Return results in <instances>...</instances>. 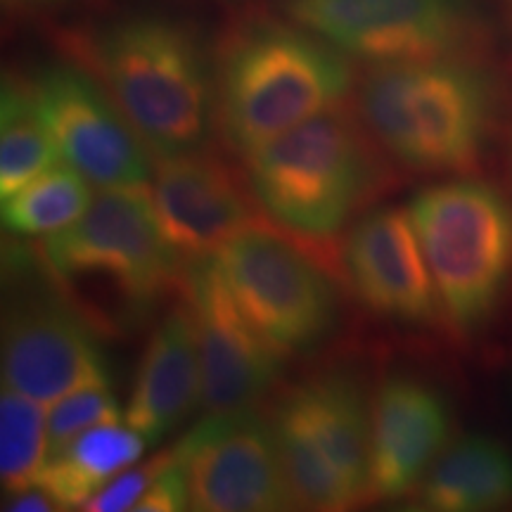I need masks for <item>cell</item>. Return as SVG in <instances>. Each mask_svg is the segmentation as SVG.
Segmentation results:
<instances>
[{
    "label": "cell",
    "mask_w": 512,
    "mask_h": 512,
    "mask_svg": "<svg viewBox=\"0 0 512 512\" xmlns=\"http://www.w3.org/2000/svg\"><path fill=\"white\" fill-rule=\"evenodd\" d=\"M349 287L363 309L401 328H432L444 318L408 209L377 207L351 223L342 247Z\"/></svg>",
    "instance_id": "obj_14"
},
{
    "label": "cell",
    "mask_w": 512,
    "mask_h": 512,
    "mask_svg": "<svg viewBox=\"0 0 512 512\" xmlns=\"http://www.w3.org/2000/svg\"><path fill=\"white\" fill-rule=\"evenodd\" d=\"M415 501L432 512H486L512 503V451L489 434H465L434 460Z\"/></svg>",
    "instance_id": "obj_18"
},
{
    "label": "cell",
    "mask_w": 512,
    "mask_h": 512,
    "mask_svg": "<svg viewBox=\"0 0 512 512\" xmlns=\"http://www.w3.org/2000/svg\"><path fill=\"white\" fill-rule=\"evenodd\" d=\"M102 332L22 238L3 249V384L53 406L83 384L110 382Z\"/></svg>",
    "instance_id": "obj_7"
},
{
    "label": "cell",
    "mask_w": 512,
    "mask_h": 512,
    "mask_svg": "<svg viewBox=\"0 0 512 512\" xmlns=\"http://www.w3.org/2000/svg\"><path fill=\"white\" fill-rule=\"evenodd\" d=\"M159 467V458L152 463H145L136 470H124L121 475L112 479L110 484H105L95 494L83 510L91 512H124V510H136L140 498H143L145 489L150 486L152 477H155Z\"/></svg>",
    "instance_id": "obj_25"
},
{
    "label": "cell",
    "mask_w": 512,
    "mask_h": 512,
    "mask_svg": "<svg viewBox=\"0 0 512 512\" xmlns=\"http://www.w3.org/2000/svg\"><path fill=\"white\" fill-rule=\"evenodd\" d=\"M202 403V363L188 302L157 320L124 406V420L147 444H159Z\"/></svg>",
    "instance_id": "obj_17"
},
{
    "label": "cell",
    "mask_w": 512,
    "mask_h": 512,
    "mask_svg": "<svg viewBox=\"0 0 512 512\" xmlns=\"http://www.w3.org/2000/svg\"><path fill=\"white\" fill-rule=\"evenodd\" d=\"M124 418L117 394L110 382L83 384L64 394L48 411V456L67 446L81 432L102 422H119Z\"/></svg>",
    "instance_id": "obj_23"
},
{
    "label": "cell",
    "mask_w": 512,
    "mask_h": 512,
    "mask_svg": "<svg viewBox=\"0 0 512 512\" xmlns=\"http://www.w3.org/2000/svg\"><path fill=\"white\" fill-rule=\"evenodd\" d=\"M245 178L273 223L302 238L330 240L387 190L389 166L356 110L339 105L254 152Z\"/></svg>",
    "instance_id": "obj_5"
},
{
    "label": "cell",
    "mask_w": 512,
    "mask_h": 512,
    "mask_svg": "<svg viewBox=\"0 0 512 512\" xmlns=\"http://www.w3.org/2000/svg\"><path fill=\"white\" fill-rule=\"evenodd\" d=\"M147 446L133 427L102 422L48 456L36 486L53 498L57 510L86 508L102 486L143 458Z\"/></svg>",
    "instance_id": "obj_19"
},
{
    "label": "cell",
    "mask_w": 512,
    "mask_h": 512,
    "mask_svg": "<svg viewBox=\"0 0 512 512\" xmlns=\"http://www.w3.org/2000/svg\"><path fill=\"white\" fill-rule=\"evenodd\" d=\"M98 76L162 162L207 150L216 133L214 53L178 17L131 12L100 24L79 43Z\"/></svg>",
    "instance_id": "obj_2"
},
{
    "label": "cell",
    "mask_w": 512,
    "mask_h": 512,
    "mask_svg": "<svg viewBox=\"0 0 512 512\" xmlns=\"http://www.w3.org/2000/svg\"><path fill=\"white\" fill-rule=\"evenodd\" d=\"M297 22L368 64L472 53L482 22L465 0H278Z\"/></svg>",
    "instance_id": "obj_10"
},
{
    "label": "cell",
    "mask_w": 512,
    "mask_h": 512,
    "mask_svg": "<svg viewBox=\"0 0 512 512\" xmlns=\"http://www.w3.org/2000/svg\"><path fill=\"white\" fill-rule=\"evenodd\" d=\"M5 510L12 512H46V510H57L53 498H50L41 486H31V489L22 491V494L8 496L5 498Z\"/></svg>",
    "instance_id": "obj_26"
},
{
    "label": "cell",
    "mask_w": 512,
    "mask_h": 512,
    "mask_svg": "<svg viewBox=\"0 0 512 512\" xmlns=\"http://www.w3.org/2000/svg\"><path fill=\"white\" fill-rule=\"evenodd\" d=\"M60 150L38 102L34 81L15 72L3 76L0 95V195L8 197L53 169Z\"/></svg>",
    "instance_id": "obj_20"
},
{
    "label": "cell",
    "mask_w": 512,
    "mask_h": 512,
    "mask_svg": "<svg viewBox=\"0 0 512 512\" xmlns=\"http://www.w3.org/2000/svg\"><path fill=\"white\" fill-rule=\"evenodd\" d=\"M216 259L240 309L283 356L311 354L337 332L335 283L290 240L249 226Z\"/></svg>",
    "instance_id": "obj_9"
},
{
    "label": "cell",
    "mask_w": 512,
    "mask_h": 512,
    "mask_svg": "<svg viewBox=\"0 0 512 512\" xmlns=\"http://www.w3.org/2000/svg\"><path fill=\"white\" fill-rule=\"evenodd\" d=\"M370 138L403 171L458 176L479 166L503 110L496 74L472 53L370 64L354 88Z\"/></svg>",
    "instance_id": "obj_1"
},
{
    "label": "cell",
    "mask_w": 512,
    "mask_h": 512,
    "mask_svg": "<svg viewBox=\"0 0 512 512\" xmlns=\"http://www.w3.org/2000/svg\"><path fill=\"white\" fill-rule=\"evenodd\" d=\"M181 285L200 344L202 406L207 413L254 408L278 384L285 356L240 309L216 254L185 268Z\"/></svg>",
    "instance_id": "obj_13"
},
{
    "label": "cell",
    "mask_w": 512,
    "mask_h": 512,
    "mask_svg": "<svg viewBox=\"0 0 512 512\" xmlns=\"http://www.w3.org/2000/svg\"><path fill=\"white\" fill-rule=\"evenodd\" d=\"M150 192L181 271L219 254L230 238L254 226L256 202L247 178L240 181L238 171L209 150L162 159Z\"/></svg>",
    "instance_id": "obj_16"
},
{
    "label": "cell",
    "mask_w": 512,
    "mask_h": 512,
    "mask_svg": "<svg viewBox=\"0 0 512 512\" xmlns=\"http://www.w3.org/2000/svg\"><path fill=\"white\" fill-rule=\"evenodd\" d=\"M57 283L102 332H133L181 285V264L147 188H107L79 221L43 238Z\"/></svg>",
    "instance_id": "obj_4"
},
{
    "label": "cell",
    "mask_w": 512,
    "mask_h": 512,
    "mask_svg": "<svg viewBox=\"0 0 512 512\" xmlns=\"http://www.w3.org/2000/svg\"><path fill=\"white\" fill-rule=\"evenodd\" d=\"M138 512H178L190 510V489L183 465L174 451L159 456V467L136 505Z\"/></svg>",
    "instance_id": "obj_24"
},
{
    "label": "cell",
    "mask_w": 512,
    "mask_h": 512,
    "mask_svg": "<svg viewBox=\"0 0 512 512\" xmlns=\"http://www.w3.org/2000/svg\"><path fill=\"white\" fill-rule=\"evenodd\" d=\"M93 183L69 164H55L3 197V228L12 238H50L86 214Z\"/></svg>",
    "instance_id": "obj_21"
},
{
    "label": "cell",
    "mask_w": 512,
    "mask_h": 512,
    "mask_svg": "<svg viewBox=\"0 0 512 512\" xmlns=\"http://www.w3.org/2000/svg\"><path fill=\"white\" fill-rule=\"evenodd\" d=\"M76 0H5V8L22 15H50V12H62Z\"/></svg>",
    "instance_id": "obj_27"
},
{
    "label": "cell",
    "mask_w": 512,
    "mask_h": 512,
    "mask_svg": "<svg viewBox=\"0 0 512 512\" xmlns=\"http://www.w3.org/2000/svg\"><path fill=\"white\" fill-rule=\"evenodd\" d=\"M216 133L247 162L294 126L344 105L356 88L349 55L292 19L235 22L214 53Z\"/></svg>",
    "instance_id": "obj_3"
},
{
    "label": "cell",
    "mask_w": 512,
    "mask_h": 512,
    "mask_svg": "<svg viewBox=\"0 0 512 512\" xmlns=\"http://www.w3.org/2000/svg\"><path fill=\"white\" fill-rule=\"evenodd\" d=\"M48 458V413L43 403L3 384L0 392V482L5 498L36 486Z\"/></svg>",
    "instance_id": "obj_22"
},
{
    "label": "cell",
    "mask_w": 512,
    "mask_h": 512,
    "mask_svg": "<svg viewBox=\"0 0 512 512\" xmlns=\"http://www.w3.org/2000/svg\"><path fill=\"white\" fill-rule=\"evenodd\" d=\"M271 425L299 508L339 512L370 501V394L354 370L328 368L292 384Z\"/></svg>",
    "instance_id": "obj_8"
},
{
    "label": "cell",
    "mask_w": 512,
    "mask_h": 512,
    "mask_svg": "<svg viewBox=\"0 0 512 512\" xmlns=\"http://www.w3.org/2000/svg\"><path fill=\"white\" fill-rule=\"evenodd\" d=\"M190 510L280 512L297 508L271 418L254 408L207 413L174 448Z\"/></svg>",
    "instance_id": "obj_11"
},
{
    "label": "cell",
    "mask_w": 512,
    "mask_h": 512,
    "mask_svg": "<svg viewBox=\"0 0 512 512\" xmlns=\"http://www.w3.org/2000/svg\"><path fill=\"white\" fill-rule=\"evenodd\" d=\"M451 427V406L437 384L408 370L384 375L370 394V498L392 503L415 494Z\"/></svg>",
    "instance_id": "obj_15"
},
{
    "label": "cell",
    "mask_w": 512,
    "mask_h": 512,
    "mask_svg": "<svg viewBox=\"0 0 512 512\" xmlns=\"http://www.w3.org/2000/svg\"><path fill=\"white\" fill-rule=\"evenodd\" d=\"M408 214L444 320L463 337L484 332L512 285V202L498 185L458 174L415 192Z\"/></svg>",
    "instance_id": "obj_6"
},
{
    "label": "cell",
    "mask_w": 512,
    "mask_h": 512,
    "mask_svg": "<svg viewBox=\"0 0 512 512\" xmlns=\"http://www.w3.org/2000/svg\"><path fill=\"white\" fill-rule=\"evenodd\" d=\"M31 81L64 162L100 190L147 188L155 157L91 69L48 62Z\"/></svg>",
    "instance_id": "obj_12"
}]
</instances>
